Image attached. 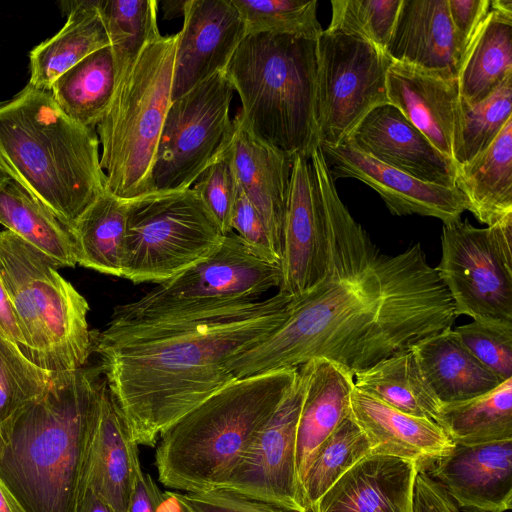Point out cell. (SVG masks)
I'll return each instance as SVG.
<instances>
[{"mask_svg": "<svg viewBox=\"0 0 512 512\" xmlns=\"http://www.w3.org/2000/svg\"><path fill=\"white\" fill-rule=\"evenodd\" d=\"M310 161L326 233L324 276L298 297L269 336L234 356L244 378L326 359L351 376L452 328L450 295L419 243L381 253L339 197L320 147Z\"/></svg>", "mask_w": 512, "mask_h": 512, "instance_id": "cell-1", "label": "cell"}, {"mask_svg": "<svg viewBox=\"0 0 512 512\" xmlns=\"http://www.w3.org/2000/svg\"><path fill=\"white\" fill-rule=\"evenodd\" d=\"M282 292L250 303L115 321L92 333L110 394L131 437L155 447L161 433L235 378L227 363L286 319Z\"/></svg>", "mask_w": 512, "mask_h": 512, "instance_id": "cell-2", "label": "cell"}, {"mask_svg": "<svg viewBox=\"0 0 512 512\" xmlns=\"http://www.w3.org/2000/svg\"><path fill=\"white\" fill-rule=\"evenodd\" d=\"M104 379L54 372L49 387L0 424V479L26 512H78Z\"/></svg>", "mask_w": 512, "mask_h": 512, "instance_id": "cell-3", "label": "cell"}, {"mask_svg": "<svg viewBox=\"0 0 512 512\" xmlns=\"http://www.w3.org/2000/svg\"><path fill=\"white\" fill-rule=\"evenodd\" d=\"M95 129L69 118L48 90L27 84L0 101V163L72 227L106 189Z\"/></svg>", "mask_w": 512, "mask_h": 512, "instance_id": "cell-4", "label": "cell"}, {"mask_svg": "<svg viewBox=\"0 0 512 512\" xmlns=\"http://www.w3.org/2000/svg\"><path fill=\"white\" fill-rule=\"evenodd\" d=\"M298 368L236 378L166 428L155 446L158 481L182 492L219 488L281 402Z\"/></svg>", "mask_w": 512, "mask_h": 512, "instance_id": "cell-5", "label": "cell"}, {"mask_svg": "<svg viewBox=\"0 0 512 512\" xmlns=\"http://www.w3.org/2000/svg\"><path fill=\"white\" fill-rule=\"evenodd\" d=\"M317 40L246 35L225 75L251 130L279 150L310 158L319 146L315 122Z\"/></svg>", "mask_w": 512, "mask_h": 512, "instance_id": "cell-6", "label": "cell"}, {"mask_svg": "<svg viewBox=\"0 0 512 512\" xmlns=\"http://www.w3.org/2000/svg\"><path fill=\"white\" fill-rule=\"evenodd\" d=\"M178 33L159 34L141 50L115 84L109 107L96 126L106 189L131 200L153 191L152 170L167 111Z\"/></svg>", "mask_w": 512, "mask_h": 512, "instance_id": "cell-7", "label": "cell"}, {"mask_svg": "<svg viewBox=\"0 0 512 512\" xmlns=\"http://www.w3.org/2000/svg\"><path fill=\"white\" fill-rule=\"evenodd\" d=\"M43 252L0 232V275L24 338V355L50 372L85 367L93 351L86 299Z\"/></svg>", "mask_w": 512, "mask_h": 512, "instance_id": "cell-8", "label": "cell"}, {"mask_svg": "<svg viewBox=\"0 0 512 512\" xmlns=\"http://www.w3.org/2000/svg\"><path fill=\"white\" fill-rule=\"evenodd\" d=\"M225 235L191 187L129 200L122 277L161 284L208 258Z\"/></svg>", "mask_w": 512, "mask_h": 512, "instance_id": "cell-9", "label": "cell"}, {"mask_svg": "<svg viewBox=\"0 0 512 512\" xmlns=\"http://www.w3.org/2000/svg\"><path fill=\"white\" fill-rule=\"evenodd\" d=\"M281 269L254 255L233 232L206 259L158 284L134 302L117 306L111 320H149L165 315L250 303L279 287Z\"/></svg>", "mask_w": 512, "mask_h": 512, "instance_id": "cell-10", "label": "cell"}, {"mask_svg": "<svg viewBox=\"0 0 512 512\" xmlns=\"http://www.w3.org/2000/svg\"><path fill=\"white\" fill-rule=\"evenodd\" d=\"M435 268L455 313L512 322V214L486 228L443 224Z\"/></svg>", "mask_w": 512, "mask_h": 512, "instance_id": "cell-11", "label": "cell"}, {"mask_svg": "<svg viewBox=\"0 0 512 512\" xmlns=\"http://www.w3.org/2000/svg\"><path fill=\"white\" fill-rule=\"evenodd\" d=\"M233 93L221 71L171 102L152 170L154 190L189 189L225 155L234 132Z\"/></svg>", "mask_w": 512, "mask_h": 512, "instance_id": "cell-12", "label": "cell"}, {"mask_svg": "<svg viewBox=\"0 0 512 512\" xmlns=\"http://www.w3.org/2000/svg\"><path fill=\"white\" fill-rule=\"evenodd\" d=\"M315 122L319 145L345 143L375 107L388 104L384 50L354 35L323 30L316 41Z\"/></svg>", "mask_w": 512, "mask_h": 512, "instance_id": "cell-13", "label": "cell"}, {"mask_svg": "<svg viewBox=\"0 0 512 512\" xmlns=\"http://www.w3.org/2000/svg\"><path fill=\"white\" fill-rule=\"evenodd\" d=\"M308 378L307 363L258 430L227 480L217 489L296 511L310 512L296 469V437Z\"/></svg>", "mask_w": 512, "mask_h": 512, "instance_id": "cell-14", "label": "cell"}, {"mask_svg": "<svg viewBox=\"0 0 512 512\" xmlns=\"http://www.w3.org/2000/svg\"><path fill=\"white\" fill-rule=\"evenodd\" d=\"M332 178H354L374 189L396 216L434 217L443 224L461 220L467 210L463 194L455 187L421 181L385 165L345 142L319 145Z\"/></svg>", "mask_w": 512, "mask_h": 512, "instance_id": "cell-15", "label": "cell"}, {"mask_svg": "<svg viewBox=\"0 0 512 512\" xmlns=\"http://www.w3.org/2000/svg\"><path fill=\"white\" fill-rule=\"evenodd\" d=\"M326 233L315 173L304 155L293 157L284 222L279 291L298 297L325 273Z\"/></svg>", "mask_w": 512, "mask_h": 512, "instance_id": "cell-16", "label": "cell"}, {"mask_svg": "<svg viewBox=\"0 0 512 512\" xmlns=\"http://www.w3.org/2000/svg\"><path fill=\"white\" fill-rule=\"evenodd\" d=\"M172 80V101L225 71L246 36L232 0H186Z\"/></svg>", "mask_w": 512, "mask_h": 512, "instance_id": "cell-17", "label": "cell"}, {"mask_svg": "<svg viewBox=\"0 0 512 512\" xmlns=\"http://www.w3.org/2000/svg\"><path fill=\"white\" fill-rule=\"evenodd\" d=\"M423 470L461 512H506L512 508V439L454 444Z\"/></svg>", "mask_w": 512, "mask_h": 512, "instance_id": "cell-18", "label": "cell"}, {"mask_svg": "<svg viewBox=\"0 0 512 512\" xmlns=\"http://www.w3.org/2000/svg\"><path fill=\"white\" fill-rule=\"evenodd\" d=\"M347 143L365 155L421 181L455 187L456 166L392 104L371 110Z\"/></svg>", "mask_w": 512, "mask_h": 512, "instance_id": "cell-19", "label": "cell"}, {"mask_svg": "<svg viewBox=\"0 0 512 512\" xmlns=\"http://www.w3.org/2000/svg\"><path fill=\"white\" fill-rule=\"evenodd\" d=\"M227 150L236 179L261 215L281 258L293 157L257 136L238 112Z\"/></svg>", "mask_w": 512, "mask_h": 512, "instance_id": "cell-20", "label": "cell"}, {"mask_svg": "<svg viewBox=\"0 0 512 512\" xmlns=\"http://www.w3.org/2000/svg\"><path fill=\"white\" fill-rule=\"evenodd\" d=\"M390 104L453 161L459 103L457 76L392 61L386 75Z\"/></svg>", "mask_w": 512, "mask_h": 512, "instance_id": "cell-21", "label": "cell"}, {"mask_svg": "<svg viewBox=\"0 0 512 512\" xmlns=\"http://www.w3.org/2000/svg\"><path fill=\"white\" fill-rule=\"evenodd\" d=\"M419 469L410 460L370 454L347 470L310 512H412Z\"/></svg>", "mask_w": 512, "mask_h": 512, "instance_id": "cell-22", "label": "cell"}, {"mask_svg": "<svg viewBox=\"0 0 512 512\" xmlns=\"http://www.w3.org/2000/svg\"><path fill=\"white\" fill-rule=\"evenodd\" d=\"M350 413L370 440L371 454L410 460L425 469L454 446L434 421L401 412L355 386Z\"/></svg>", "mask_w": 512, "mask_h": 512, "instance_id": "cell-23", "label": "cell"}, {"mask_svg": "<svg viewBox=\"0 0 512 512\" xmlns=\"http://www.w3.org/2000/svg\"><path fill=\"white\" fill-rule=\"evenodd\" d=\"M142 470L133 440L104 378L90 447L87 486L116 512H126Z\"/></svg>", "mask_w": 512, "mask_h": 512, "instance_id": "cell-24", "label": "cell"}, {"mask_svg": "<svg viewBox=\"0 0 512 512\" xmlns=\"http://www.w3.org/2000/svg\"><path fill=\"white\" fill-rule=\"evenodd\" d=\"M385 52L394 62L457 76L463 56L447 0H402Z\"/></svg>", "mask_w": 512, "mask_h": 512, "instance_id": "cell-25", "label": "cell"}, {"mask_svg": "<svg viewBox=\"0 0 512 512\" xmlns=\"http://www.w3.org/2000/svg\"><path fill=\"white\" fill-rule=\"evenodd\" d=\"M307 365L296 437V469L301 490L318 448L349 415L354 389V377L332 362L315 358Z\"/></svg>", "mask_w": 512, "mask_h": 512, "instance_id": "cell-26", "label": "cell"}, {"mask_svg": "<svg viewBox=\"0 0 512 512\" xmlns=\"http://www.w3.org/2000/svg\"><path fill=\"white\" fill-rule=\"evenodd\" d=\"M412 350L441 404L475 398L503 382L462 345L452 328L427 337Z\"/></svg>", "mask_w": 512, "mask_h": 512, "instance_id": "cell-27", "label": "cell"}, {"mask_svg": "<svg viewBox=\"0 0 512 512\" xmlns=\"http://www.w3.org/2000/svg\"><path fill=\"white\" fill-rule=\"evenodd\" d=\"M68 18L53 37L33 50L28 84L50 91L54 81L91 53L110 46L99 0L65 2Z\"/></svg>", "mask_w": 512, "mask_h": 512, "instance_id": "cell-28", "label": "cell"}, {"mask_svg": "<svg viewBox=\"0 0 512 512\" xmlns=\"http://www.w3.org/2000/svg\"><path fill=\"white\" fill-rule=\"evenodd\" d=\"M467 210L487 226L512 214V118L484 151L456 167Z\"/></svg>", "mask_w": 512, "mask_h": 512, "instance_id": "cell-29", "label": "cell"}, {"mask_svg": "<svg viewBox=\"0 0 512 512\" xmlns=\"http://www.w3.org/2000/svg\"><path fill=\"white\" fill-rule=\"evenodd\" d=\"M0 224L59 267L77 264L71 227L13 179L0 187Z\"/></svg>", "mask_w": 512, "mask_h": 512, "instance_id": "cell-30", "label": "cell"}, {"mask_svg": "<svg viewBox=\"0 0 512 512\" xmlns=\"http://www.w3.org/2000/svg\"><path fill=\"white\" fill-rule=\"evenodd\" d=\"M512 75V15L491 9L458 71L460 98L476 104Z\"/></svg>", "mask_w": 512, "mask_h": 512, "instance_id": "cell-31", "label": "cell"}, {"mask_svg": "<svg viewBox=\"0 0 512 512\" xmlns=\"http://www.w3.org/2000/svg\"><path fill=\"white\" fill-rule=\"evenodd\" d=\"M128 202L106 190L77 219L71 227L77 264L122 277Z\"/></svg>", "mask_w": 512, "mask_h": 512, "instance_id": "cell-32", "label": "cell"}, {"mask_svg": "<svg viewBox=\"0 0 512 512\" xmlns=\"http://www.w3.org/2000/svg\"><path fill=\"white\" fill-rule=\"evenodd\" d=\"M116 84L110 46L101 48L61 74L50 92L59 108L75 122L95 129L106 113Z\"/></svg>", "mask_w": 512, "mask_h": 512, "instance_id": "cell-33", "label": "cell"}, {"mask_svg": "<svg viewBox=\"0 0 512 512\" xmlns=\"http://www.w3.org/2000/svg\"><path fill=\"white\" fill-rule=\"evenodd\" d=\"M354 386L401 412L436 423L441 403L426 383L412 348L356 374Z\"/></svg>", "mask_w": 512, "mask_h": 512, "instance_id": "cell-34", "label": "cell"}, {"mask_svg": "<svg viewBox=\"0 0 512 512\" xmlns=\"http://www.w3.org/2000/svg\"><path fill=\"white\" fill-rule=\"evenodd\" d=\"M436 423L454 444L512 439V378L475 398L441 404Z\"/></svg>", "mask_w": 512, "mask_h": 512, "instance_id": "cell-35", "label": "cell"}, {"mask_svg": "<svg viewBox=\"0 0 512 512\" xmlns=\"http://www.w3.org/2000/svg\"><path fill=\"white\" fill-rule=\"evenodd\" d=\"M511 118L512 75L476 104L459 98L453 138L455 166L466 164L489 147Z\"/></svg>", "mask_w": 512, "mask_h": 512, "instance_id": "cell-36", "label": "cell"}, {"mask_svg": "<svg viewBox=\"0 0 512 512\" xmlns=\"http://www.w3.org/2000/svg\"><path fill=\"white\" fill-rule=\"evenodd\" d=\"M372 452V444L351 413L320 445L302 484L310 511L330 487L352 466Z\"/></svg>", "mask_w": 512, "mask_h": 512, "instance_id": "cell-37", "label": "cell"}, {"mask_svg": "<svg viewBox=\"0 0 512 512\" xmlns=\"http://www.w3.org/2000/svg\"><path fill=\"white\" fill-rule=\"evenodd\" d=\"M158 4L156 0H99L116 80L133 64L143 47L160 34Z\"/></svg>", "mask_w": 512, "mask_h": 512, "instance_id": "cell-38", "label": "cell"}, {"mask_svg": "<svg viewBox=\"0 0 512 512\" xmlns=\"http://www.w3.org/2000/svg\"><path fill=\"white\" fill-rule=\"evenodd\" d=\"M246 35L271 34L317 40L323 29L316 0H232Z\"/></svg>", "mask_w": 512, "mask_h": 512, "instance_id": "cell-39", "label": "cell"}, {"mask_svg": "<svg viewBox=\"0 0 512 512\" xmlns=\"http://www.w3.org/2000/svg\"><path fill=\"white\" fill-rule=\"evenodd\" d=\"M53 375L28 359L15 343L0 336V424L43 394Z\"/></svg>", "mask_w": 512, "mask_h": 512, "instance_id": "cell-40", "label": "cell"}, {"mask_svg": "<svg viewBox=\"0 0 512 512\" xmlns=\"http://www.w3.org/2000/svg\"><path fill=\"white\" fill-rule=\"evenodd\" d=\"M402 0H332L330 32L354 35L381 50L392 36Z\"/></svg>", "mask_w": 512, "mask_h": 512, "instance_id": "cell-41", "label": "cell"}, {"mask_svg": "<svg viewBox=\"0 0 512 512\" xmlns=\"http://www.w3.org/2000/svg\"><path fill=\"white\" fill-rule=\"evenodd\" d=\"M453 330L462 345L501 381L512 378V322L475 319Z\"/></svg>", "mask_w": 512, "mask_h": 512, "instance_id": "cell-42", "label": "cell"}, {"mask_svg": "<svg viewBox=\"0 0 512 512\" xmlns=\"http://www.w3.org/2000/svg\"><path fill=\"white\" fill-rule=\"evenodd\" d=\"M193 189L202 199L223 235L232 232L231 220L238 182L227 151L200 175Z\"/></svg>", "mask_w": 512, "mask_h": 512, "instance_id": "cell-43", "label": "cell"}, {"mask_svg": "<svg viewBox=\"0 0 512 512\" xmlns=\"http://www.w3.org/2000/svg\"><path fill=\"white\" fill-rule=\"evenodd\" d=\"M165 494L187 512H296L224 489Z\"/></svg>", "mask_w": 512, "mask_h": 512, "instance_id": "cell-44", "label": "cell"}, {"mask_svg": "<svg viewBox=\"0 0 512 512\" xmlns=\"http://www.w3.org/2000/svg\"><path fill=\"white\" fill-rule=\"evenodd\" d=\"M231 227L232 230H236L237 235L254 255L268 263L280 266L281 258L273 246L265 223L239 184Z\"/></svg>", "mask_w": 512, "mask_h": 512, "instance_id": "cell-45", "label": "cell"}, {"mask_svg": "<svg viewBox=\"0 0 512 512\" xmlns=\"http://www.w3.org/2000/svg\"><path fill=\"white\" fill-rule=\"evenodd\" d=\"M447 4L464 58L471 41L490 11L491 0H447Z\"/></svg>", "mask_w": 512, "mask_h": 512, "instance_id": "cell-46", "label": "cell"}, {"mask_svg": "<svg viewBox=\"0 0 512 512\" xmlns=\"http://www.w3.org/2000/svg\"><path fill=\"white\" fill-rule=\"evenodd\" d=\"M412 512H461L444 489L425 470L416 475Z\"/></svg>", "mask_w": 512, "mask_h": 512, "instance_id": "cell-47", "label": "cell"}, {"mask_svg": "<svg viewBox=\"0 0 512 512\" xmlns=\"http://www.w3.org/2000/svg\"><path fill=\"white\" fill-rule=\"evenodd\" d=\"M166 497L152 476L141 470L126 512H159Z\"/></svg>", "mask_w": 512, "mask_h": 512, "instance_id": "cell-48", "label": "cell"}, {"mask_svg": "<svg viewBox=\"0 0 512 512\" xmlns=\"http://www.w3.org/2000/svg\"><path fill=\"white\" fill-rule=\"evenodd\" d=\"M0 336L15 343L23 351L25 343L17 315L0 275Z\"/></svg>", "mask_w": 512, "mask_h": 512, "instance_id": "cell-49", "label": "cell"}, {"mask_svg": "<svg viewBox=\"0 0 512 512\" xmlns=\"http://www.w3.org/2000/svg\"><path fill=\"white\" fill-rule=\"evenodd\" d=\"M78 512H116L111 506L87 489Z\"/></svg>", "mask_w": 512, "mask_h": 512, "instance_id": "cell-50", "label": "cell"}, {"mask_svg": "<svg viewBox=\"0 0 512 512\" xmlns=\"http://www.w3.org/2000/svg\"><path fill=\"white\" fill-rule=\"evenodd\" d=\"M0 512H26L1 479Z\"/></svg>", "mask_w": 512, "mask_h": 512, "instance_id": "cell-51", "label": "cell"}, {"mask_svg": "<svg viewBox=\"0 0 512 512\" xmlns=\"http://www.w3.org/2000/svg\"><path fill=\"white\" fill-rule=\"evenodd\" d=\"M185 1H167L163 4V10L165 11V18L170 19L177 15L183 14V7Z\"/></svg>", "mask_w": 512, "mask_h": 512, "instance_id": "cell-52", "label": "cell"}, {"mask_svg": "<svg viewBox=\"0 0 512 512\" xmlns=\"http://www.w3.org/2000/svg\"><path fill=\"white\" fill-rule=\"evenodd\" d=\"M491 9L512 15V0H491Z\"/></svg>", "mask_w": 512, "mask_h": 512, "instance_id": "cell-53", "label": "cell"}, {"mask_svg": "<svg viewBox=\"0 0 512 512\" xmlns=\"http://www.w3.org/2000/svg\"><path fill=\"white\" fill-rule=\"evenodd\" d=\"M9 179H10V176L8 175V173L6 172V170L0 163V187Z\"/></svg>", "mask_w": 512, "mask_h": 512, "instance_id": "cell-54", "label": "cell"}, {"mask_svg": "<svg viewBox=\"0 0 512 512\" xmlns=\"http://www.w3.org/2000/svg\"><path fill=\"white\" fill-rule=\"evenodd\" d=\"M175 502V501H174ZM176 503V502H175ZM177 509L175 512H187L185 509H183L180 505L176 503Z\"/></svg>", "mask_w": 512, "mask_h": 512, "instance_id": "cell-55", "label": "cell"}]
</instances>
